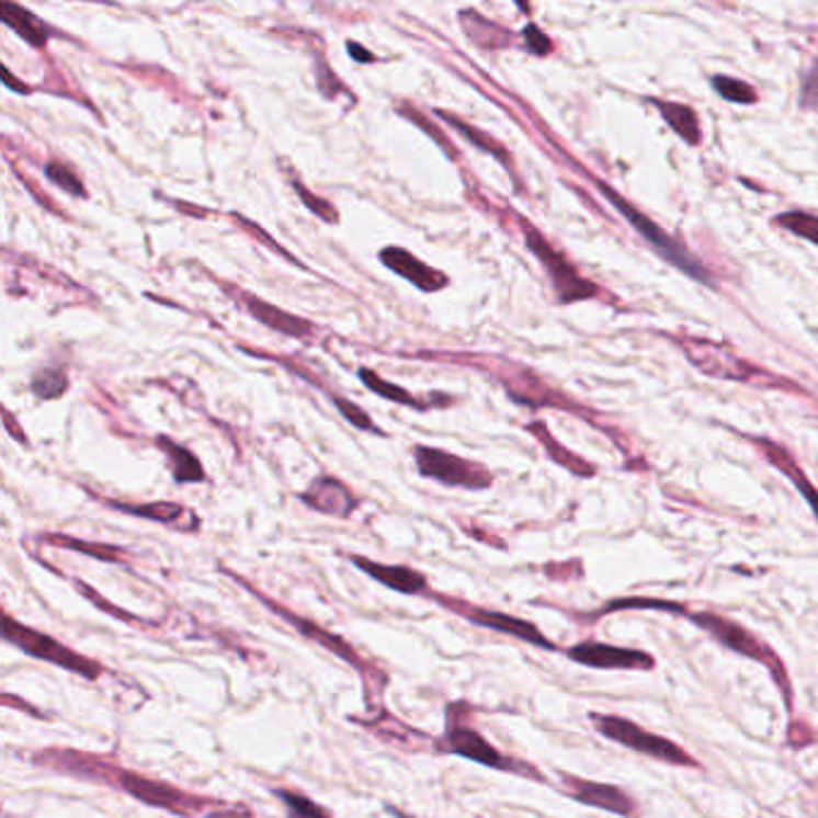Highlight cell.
<instances>
[{
  "label": "cell",
  "instance_id": "6da1fadb",
  "mask_svg": "<svg viewBox=\"0 0 818 818\" xmlns=\"http://www.w3.org/2000/svg\"><path fill=\"white\" fill-rule=\"evenodd\" d=\"M36 763L80 780H94V783L116 787L133 799L147 804V807L171 811L181 818H238L236 809L219 799L193 795V792L163 783L159 777H147L143 773L121 769V765L101 761L99 757H89V753L82 751L48 749L36 753Z\"/></svg>",
  "mask_w": 818,
  "mask_h": 818
},
{
  "label": "cell",
  "instance_id": "7a4b0ae2",
  "mask_svg": "<svg viewBox=\"0 0 818 818\" xmlns=\"http://www.w3.org/2000/svg\"><path fill=\"white\" fill-rule=\"evenodd\" d=\"M686 620L694 626H698L701 632H706L715 644L723 646L725 650H730V654L763 664V668L773 674L775 686L780 689V694H783L785 708L792 713V701L795 698H792V684H789L783 658H780L759 634H753L749 626L739 624L737 620L727 617L723 615V612H715V610L689 612Z\"/></svg>",
  "mask_w": 818,
  "mask_h": 818
},
{
  "label": "cell",
  "instance_id": "3957f363",
  "mask_svg": "<svg viewBox=\"0 0 818 818\" xmlns=\"http://www.w3.org/2000/svg\"><path fill=\"white\" fill-rule=\"evenodd\" d=\"M588 720H591L598 735H603L605 739L615 741V745L624 749L644 753V757L660 761L664 765H674V769L701 771V761L694 759L684 747L677 745L674 739L650 732L646 730V727L634 723L632 718H624V715H615V713L591 711L588 713Z\"/></svg>",
  "mask_w": 818,
  "mask_h": 818
},
{
  "label": "cell",
  "instance_id": "277c9868",
  "mask_svg": "<svg viewBox=\"0 0 818 818\" xmlns=\"http://www.w3.org/2000/svg\"><path fill=\"white\" fill-rule=\"evenodd\" d=\"M0 622H3V624H0V634H3V641L20 648L24 656L44 660L48 664H56V668L72 672V674H80L89 682H96L99 677L106 672V668L99 660L89 658V656L80 654V650H75L66 644H60L58 638H54V636H48L44 632H36V629H32V626L18 622L15 617L10 615V612H3V620H0Z\"/></svg>",
  "mask_w": 818,
  "mask_h": 818
},
{
  "label": "cell",
  "instance_id": "5b68a950",
  "mask_svg": "<svg viewBox=\"0 0 818 818\" xmlns=\"http://www.w3.org/2000/svg\"><path fill=\"white\" fill-rule=\"evenodd\" d=\"M440 751L442 753H456V757L468 759L473 763H480V765H485V769L511 773V775H519V777H529V780H535V783H543V785L547 783V777L538 769H535L533 763L516 759V757H509V753H504L502 749H497L490 739H485L478 730H473V727H468V725L450 723V730H446V735L442 739Z\"/></svg>",
  "mask_w": 818,
  "mask_h": 818
},
{
  "label": "cell",
  "instance_id": "8992f818",
  "mask_svg": "<svg viewBox=\"0 0 818 818\" xmlns=\"http://www.w3.org/2000/svg\"><path fill=\"white\" fill-rule=\"evenodd\" d=\"M430 598L438 603L440 607L454 612V615L464 617L466 622H470L473 626H480V629H490L495 634H504V636H511V638H519V641L529 644L533 648H541V650H547V654H559V646L553 641V638L545 636L538 624L531 622V620H523V617H516V615H509V612H500V610H488V607H480V605H473V603H466V600H458V598H452V595H440V593H430Z\"/></svg>",
  "mask_w": 818,
  "mask_h": 818
},
{
  "label": "cell",
  "instance_id": "52a82bcc",
  "mask_svg": "<svg viewBox=\"0 0 818 818\" xmlns=\"http://www.w3.org/2000/svg\"><path fill=\"white\" fill-rule=\"evenodd\" d=\"M598 188H600V193H603L612 204H615V209L624 216V219L629 221V224L636 228V231L641 234V236L650 242V246L656 248L658 254H662L664 260H668L670 264H674L677 270L684 272L686 276H692V279H696V281H703V284L713 286V279H711V274H708L706 266H703V264L694 258V254L689 252V250L682 246L680 240H674L672 236L664 234L658 224L650 221L644 212H638V209L634 207V204H629V202H626L624 197H620V195L615 193V190H612L610 185L598 183Z\"/></svg>",
  "mask_w": 818,
  "mask_h": 818
},
{
  "label": "cell",
  "instance_id": "ba28073f",
  "mask_svg": "<svg viewBox=\"0 0 818 818\" xmlns=\"http://www.w3.org/2000/svg\"><path fill=\"white\" fill-rule=\"evenodd\" d=\"M413 456L420 476L450 485V488L485 490L492 485V473L482 464L468 462V458L454 456L442 450H432V446H416Z\"/></svg>",
  "mask_w": 818,
  "mask_h": 818
},
{
  "label": "cell",
  "instance_id": "9c48e42d",
  "mask_svg": "<svg viewBox=\"0 0 818 818\" xmlns=\"http://www.w3.org/2000/svg\"><path fill=\"white\" fill-rule=\"evenodd\" d=\"M228 577L236 579L242 588H246L248 593H252L254 598H258L260 603H262L266 610H272L274 615H279L281 620H286V622H288V624L293 626V629H296L298 634H303L305 638H310V641H315V644H319L322 648H327L329 654H334V656H339L341 660H346L353 670H357V672H361L363 677H367V680H370V677H373V674H379L375 668H370V664L361 658V654H357V650H355L349 641H343L341 636H337V634H331V632L322 629V626L315 624L313 620H305V617L296 615V612L286 610L284 605H279L274 598L260 593L258 588H254L252 583H248L246 579H240L238 573H231V571H228Z\"/></svg>",
  "mask_w": 818,
  "mask_h": 818
},
{
  "label": "cell",
  "instance_id": "30bf717a",
  "mask_svg": "<svg viewBox=\"0 0 818 818\" xmlns=\"http://www.w3.org/2000/svg\"><path fill=\"white\" fill-rule=\"evenodd\" d=\"M557 777L561 795L583 804V807L600 809L622 818H638V802L624 787L615 783H600V780L581 777L567 771H557Z\"/></svg>",
  "mask_w": 818,
  "mask_h": 818
},
{
  "label": "cell",
  "instance_id": "8fae6325",
  "mask_svg": "<svg viewBox=\"0 0 818 818\" xmlns=\"http://www.w3.org/2000/svg\"><path fill=\"white\" fill-rule=\"evenodd\" d=\"M567 660L581 664V668L591 670H624V672H654L656 670V656L648 654L641 648H624V646H612V644H600L593 638L573 644L561 650Z\"/></svg>",
  "mask_w": 818,
  "mask_h": 818
},
{
  "label": "cell",
  "instance_id": "7c38bea8",
  "mask_svg": "<svg viewBox=\"0 0 818 818\" xmlns=\"http://www.w3.org/2000/svg\"><path fill=\"white\" fill-rule=\"evenodd\" d=\"M523 236H526L529 250L545 264V270L549 279H553V286L561 303H573V300H586V298L598 296L595 284H591V281H586L573 272V266L561 258V254L549 246V242L538 231H535L533 226L526 224V231H523Z\"/></svg>",
  "mask_w": 818,
  "mask_h": 818
},
{
  "label": "cell",
  "instance_id": "4fadbf2b",
  "mask_svg": "<svg viewBox=\"0 0 818 818\" xmlns=\"http://www.w3.org/2000/svg\"><path fill=\"white\" fill-rule=\"evenodd\" d=\"M349 559L370 579L387 586L389 591L404 595H430V581L423 571H416L406 565H379V561L363 555H349Z\"/></svg>",
  "mask_w": 818,
  "mask_h": 818
},
{
  "label": "cell",
  "instance_id": "5bb4252c",
  "mask_svg": "<svg viewBox=\"0 0 818 818\" xmlns=\"http://www.w3.org/2000/svg\"><path fill=\"white\" fill-rule=\"evenodd\" d=\"M300 500L310 509L319 511V514L337 516V519H349L357 509V500L349 485H343L334 476L315 478L310 482V488L300 492Z\"/></svg>",
  "mask_w": 818,
  "mask_h": 818
},
{
  "label": "cell",
  "instance_id": "9a60e30c",
  "mask_svg": "<svg viewBox=\"0 0 818 818\" xmlns=\"http://www.w3.org/2000/svg\"><path fill=\"white\" fill-rule=\"evenodd\" d=\"M379 262L385 264L387 270H391L394 274H399L406 281H411V284L418 291L434 293V291H442L446 284H450V276H446L444 272L432 270L430 264L420 262L413 252H408L404 248L391 246V248L379 250Z\"/></svg>",
  "mask_w": 818,
  "mask_h": 818
},
{
  "label": "cell",
  "instance_id": "2e32d148",
  "mask_svg": "<svg viewBox=\"0 0 818 818\" xmlns=\"http://www.w3.org/2000/svg\"><path fill=\"white\" fill-rule=\"evenodd\" d=\"M242 303H246V310L258 319L260 325L279 331V334L291 339H308L315 334V325L308 322V319L281 310L276 305L266 303L258 296H242Z\"/></svg>",
  "mask_w": 818,
  "mask_h": 818
},
{
  "label": "cell",
  "instance_id": "e0dca14e",
  "mask_svg": "<svg viewBox=\"0 0 818 818\" xmlns=\"http://www.w3.org/2000/svg\"><path fill=\"white\" fill-rule=\"evenodd\" d=\"M0 18H3L8 27L12 32H18L30 46H34V48L46 46L48 36H50V27L44 20L36 18L34 12H30L27 8L15 5V3H10V0H5V3H0Z\"/></svg>",
  "mask_w": 818,
  "mask_h": 818
},
{
  "label": "cell",
  "instance_id": "ac0fdd59",
  "mask_svg": "<svg viewBox=\"0 0 818 818\" xmlns=\"http://www.w3.org/2000/svg\"><path fill=\"white\" fill-rule=\"evenodd\" d=\"M157 446L166 454V458H169V470H171V476L178 485L204 482V478H207V473H204L200 458L190 450H185L183 444H178L175 440L166 438V434H159Z\"/></svg>",
  "mask_w": 818,
  "mask_h": 818
},
{
  "label": "cell",
  "instance_id": "d6986e66",
  "mask_svg": "<svg viewBox=\"0 0 818 818\" xmlns=\"http://www.w3.org/2000/svg\"><path fill=\"white\" fill-rule=\"evenodd\" d=\"M626 612V610H654V612H668V615H677V617H689V610L686 603H677V600H664V598H617V600H610V603H605L603 607H598L595 612H591V620H598L603 615H610V612Z\"/></svg>",
  "mask_w": 818,
  "mask_h": 818
},
{
  "label": "cell",
  "instance_id": "ffe728a7",
  "mask_svg": "<svg viewBox=\"0 0 818 818\" xmlns=\"http://www.w3.org/2000/svg\"><path fill=\"white\" fill-rule=\"evenodd\" d=\"M104 504L111 507V509H116V511H123V514L163 523V526H173V523H178L183 516H193V514H188V509L183 504H175V502L125 504V502H116V500H104Z\"/></svg>",
  "mask_w": 818,
  "mask_h": 818
},
{
  "label": "cell",
  "instance_id": "44dd1931",
  "mask_svg": "<svg viewBox=\"0 0 818 818\" xmlns=\"http://www.w3.org/2000/svg\"><path fill=\"white\" fill-rule=\"evenodd\" d=\"M458 18H462L464 30L470 36L473 44H478L482 48H504V46H509V32L502 30L500 24L490 22L488 18L478 15L476 10H464Z\"/></svg>",
  "mask_w": 818,
  "mask_h": 818
},
{
  "label": "cell",
  "instance_id": "7402d4cb",
  "mask_svg": "<svg viewBox=\"0 0 818 818\" xmlns=\"http://www.w3.org/2000/svg\"><path fill=\"white\" fill-rule=\"evenodd\" d=\"M654 104L662 113L664 123H668L672 130L684 139V143L689 145L701 143V125H698L694 109H689L684 104H672V101H654Z\"/></svg>",
  "mask_w": 818,
  "mask_h": 818
},
{
  "label": "cell",
  "instance_id": "603a6c76",
  "mask_svg": "<svg viewBox=\"0 0 818 818\" xmlns=\"http://www.w3.org/2000/svg\"><path fill=\"white\" fill-rule=\"evenodd\" d=\"M46 543L72 549V553H82L101 561H111V565H127V553L118 545H106V543H87L80 538H70V535H46Z\"/></svg>",
  "mask_w": 818,
  "mask_h": 818
},
{
  "label": "cell",
  "instance_id": "cb8c5ba5",
  "mask_svg": "<svg viewBox=\"0 0 818 818\" xmlns=\"http://www.w3.org/2000/svg\"><path fill=\"white\" fill-rule=\"evenodd\" d=\"M30 389H32L36 399H42V401L60 399V396L70 389L68 370L63 365H50V367L34 370V375L30 379Z\"/></svg>",
  "mask_w": 818,
  "mask_h": 818
},
{
  "label": "cell",
  "instance_id": "d4e9b609",
  "mask_svg": "<svg viewBox=\"0 0 818 818\" xmlns=\"http://www.w3.org/2000/svg\"><path fill=\"white\" fill-rule=\"evenodd\" d=\"M434 113H438L440 118H444L446 123H450V125L454 127V130L462 133L466 143H470L473 147H478V149H482V151H488V155H492L495 159H500V161L507 166V169H511V157H509V151H507L500 143H495L492 137H488L485 133L476 130V127H473V125H468V123H464V121H458L456 116H452V113H446V111H434Z\"/></svg>",
  "mask_w": 818,
  "mask_h": 818
},
{
  "label": "cell",
  "instance_id": "484cf974",
  "mask_svg": "<svg viewBox=\"0 0 818 818\" xmlns=\"http://www.w3.org/2000/svg\"><path fill=\"white\" fill-rule=\"evenodd\" d=\"M272 795L286 809V818H331V814L317 802L305 797L303 792L291 787H272Z\"/></svg>",
  "mask_w": 818,
  "mask_h": 818
},
{
  "label": "cell",
  "instance_id": "4316f807",
  "mask_svg": "<svg viewBox=\"0 0 818 818\" xmlns=\"http://www.w3.org/2000/svg\"><path fill=\"white\" fill-rule=\"evenodd\" d=\"M357 377H361V382H363V385H365L370 391H375L377 396H385V399H389V401H396V404H401V406L418 408V411H423V408H428V404H420V399H416V396H413L411 391H406L404 387H396V385H391V382L382 379V377L375 373V370H370V367L357 370Z\"/></svg>",
  "mask_w": 818,
  "mask_h": 818
},
{
  "label": "cell",
  "instance_id": "83f0119b",
  "mask_svg": "<svg viewBox=\"0 0 818 818\" xmlns=\"http://www.w3.org/2000/svg\"><path fill=\"white\" fill-rule=\"evenodd\" d=\"M44 175L48 178L50 183L58 185L60 190H66L68 195H72V197H87V188L80 181V175L75 173L72 166H68L66 161H58V159L46 161Z\"/></svg>",
  "mask_w": 818,
  "mask_h": 818
},
{
  "label": "cell",
  "instance_id": "f1b7e54d",
  "mask_svg": "<svg viewBox=\"0 0 818 818\" xmlns=\"http://www.w3.org/2000/svg\"><path fill=\"white\" fill-rule=\"evenodd\" d=\"M769 456H771V462H773L777 468H783V470L787 473V476L792 478V482H795V488L802 492L804 500H807V504L811 507L814 516H816V521H818V490H816L814 485L807 480V476H804V473H802L795 464L789 462V458H787L783 452H780V450L775 452V450H771V446H769Z\"/></svg>",
  "mask_w": 818,
  "mask_h": 818
},
{
  "label": "cell",
  "instance_id": "f546056e",
  "mask_svg": "<svg viewBox=\"0 0 818 818\" xmlns=\"http://www.w3.org/2000/svg\"><path fill=\"white\" fill-rule=\"evenodd\" d=\"M775 224L787 228L789 234H795L799 238H807V240H811V242H816V246H818V216L792 209V212L780 214L777 219H775Z\"/></svg>",
  "mask_w": 818,
  "mask_h": 818
},
{
  "label": "cell",
  "instance_id": "4dcf8cb0",
  "mask_svg": "<svg viewBox=\"0 0 818 818\" xmlns=\"http://www.w3.org/2000/svg\"><path fill=\"white\" fill-rule=\"evenodd\" d=\"M291 185H293V190H296L298 200L305 204V207H308V212H313L317 216V219H322L327 224H337L339 221V212H337V207L329 200L317 197L313 193V190L305 188L300 181H291Z\"/></svg>",
  "mask_w": 818,
  "mask_h": 818
},
{
  "label": "cell",
  "instance_id": "1f68e13d",
  "mask_svg": "<svg viewBox=\"0 0 818 818\" xmlns=\"http://www.w3.org/2000/svg\"><path fill=\"white\" fill-rule=\"evenodd\" d=\"M315 78H317V89H319V92H322L325 99H334L337 94L353 96L351 89L337 78L334 68H331L329 63L325 58H319V56L315 60Z\"/></svg>",
  "mask_w": 818,
  "mask_h": 818
},
{
  "label": "cell",
  "instance_id": "d6a6232c",
  "mask_svg": "<svg viewBox=\"0 0 818 818\" xmlns=\"http://www.w3.org/2000/svg\"><path fill=\"white\" fill-rule=\"evenodd\" d=\"M713 89L723 99L735 101V104H753V101H757V92H753V89L747 82L725 78V75H715V78H713Z\"/></svg>",
  "mask_w": 818,
  "mask_h": 818
},
{
  "label": "cell",
  "instance_id": "836d02e7",
  "mask_svg": "<svg viewBox=\"0 0 818 818\" xmlns=\"http://www.w3.org/2000/svg\"><path fill=\"white\" fill-rule=\"evenodd\" d=\"M531 432L541 434V438H543V444H545V450H549V454H553V458H555L557 464L567 466V468L573 470V473H579V476H591L593 468H591V466H586V464H581V458L571 456V454L565 452V450H559V446L555 444V440L549 438V432H545V428H543L541 423H538V425H531Z\"/></svg>",
  "mask_w": 818,
  "mask_h": 818
},
{
  "label": "cell",
  "instance_id": "e575fe53",
  "mask_svg": "<svg viewBox=\"0 0 818 818\" xmlns=\"http://www.w3.org/2000/svg\"><path fill=\"white\" fill-rule=\"evenodd\" d=\"M331 401H334V406L339 408V413L349 420V423L357 430H367V432H375L379 434V438H385V432H382L375 423L373 418H370L363 408H357L353 401L349 399H341V396H331Z\"/></svg>",
  "mask_w": 818,
  "mask_h": 818
},
{
  "label": "cell",
  "instance_id": "d590c367",
  "mask_svg": "<svg viewBox=\"0 0 818 818\" xmlns=\"http://www.w3.org/2000/svg\"><path fill=\"white\" fill-rule=\"evenodd\" d=\"M401 113H406V118L408 121H413L418 127H420V130H425L432 139H434V143H438L440 147H444V151H446V157H450L452 161H456V149L452 147V143H450V139H446L444 137V133L442 130H438V127H434L425 116H420V113L416 111V109H411V106H408V104H404L401 106Z\"/></svg>",
  "mask_w": 818,
  "mask_h": 818
},
{
  "label": "cell",
  "instance_id": "8d00e7d4",
  "mask_svg": "<svg viewBox=\"0 0 818 818\" xmlns=\"http://www.w3.org/2000/svg\"><path fill=\"white\" fill-rule=\"evenodd\" d=\"M75 586H78V591L87 598V600H92V603H94V607H99V610H104L106 612V615H111V617H121V620H125V622H130V624H149L147 620H143V617H137V615H130V612H125V610H118V607H113L111 603H109V600H104V598H101L99 593H94L92 591V588H89L84 581H75Z\"/></svg>",
  "mask_w": 818,
  "mask_h": 818
},
{
  "label": "cell",
  "instance_id": "74e56055",
  "mask_svg": "<svg viewBox=\"0 0 818 818\" xmlns=\"http://www.w3.org/2000/svg\"><path fill=\"white\" fill-rule=\"evenodd\" d=\"M799 104L804 109L818 111V60L811 66V70L804 75L802 80V92H799Z\"/></svg>",
  "mask_w": 818,
  "mask_h": 818
},
{
  "label": "cell",
  "instance_id": "f35d334b",
  "mask_svg": "<svg viewBox=\"0 0 818 818\" xmlns=\"http://www.w3.org/2000/svg\"><path fill=\"white\" fill-rule=\"evenodd\" d=\"M523 39H526V48L535 56H545L553 50V42H549L535 24H526V27H523Z\"/></svg>",
  "mask_w": 818,
  "mask_h": 818
},
{
  "label": "cell",
  "instance_id": "ab89813d",
  "mask_svg": "<svg viewBox=\"0 0 818 818\" xmlns=\"http://www.w3.org/2000/svg\"><path fill=\"white\" fill-rule=\"evenodd\" d=\"M234 219H236V221H240L242 226H246V228H248V234H252V236H258V238H260V240L264 242V246H270V248H274V252H279V254H284V258H286V260H291V262H296L298 266H303V264H300V262H298L296 258H291V254H288V252H286L284 248H281V246H279V242H276L274 238H270V236H264V234H262V228H260L258 224H252V221H248V219H242V216H240V214H234Z\"/></svg>",
  "mask_w": 818,
  "mask_h": 818
},
{
  "label": "cell",
  "instance_id": "60d3db41",
  "mask_svg": "<svg viewBox=\"0 0 818 818\" xmlns=\"http://www.w3.org/2000/svg\"><path fill=\"white\" fill-rule=\"evenodd\" d=\"M346 50H349V56H351L355 63H367V66H370V63H377V60H379V58L373 54V50H367L365 46L355 44V42H346Z\"/></svg>",
  "mask_w": 818,
  "mask_h": 818
},
{
  "label": "cell",
  "instance_id": "b9f144b4",
  "mask_svg": "<svg viewBox=\"0 0 818 818\" xmlns=\"http://www.w3.org/2000/svg\"><path fill=\"white\" fill-rule=\"evenodd\" d=\"M3 82H5L10 89H15V92H20V94H32V87H30V84H24V82L12 80V72H10L8 68H3Z\"/></svg>",
  "mask_w": 818,
  "mask_h": 818
},
{
  "label": "cell",
  "instance_id": "7bdbcfd3",
  "mask_svg": "<svg viewBox=\"0 0 818 818\" xmlns=\"http://www.w3.org/2000/svg\"><path fill=\"white\" fill-rule=\"evenodd\" d=\"M780 818H787V816H780Z\"/></svg>",
  "mask_w": 818,
  "mask_h": 818
}]
</instances>
